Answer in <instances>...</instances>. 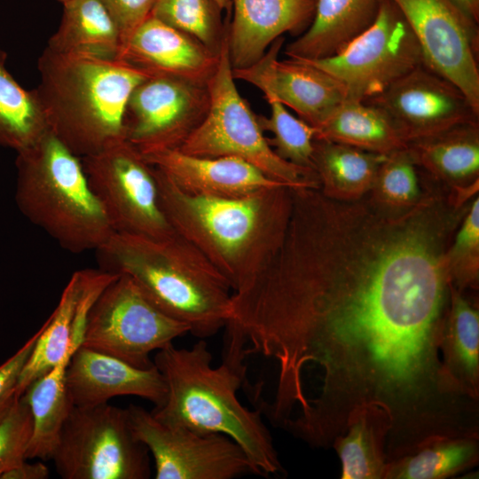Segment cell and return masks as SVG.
I'll use <instances>...</instances> for the list:
<instances>
[{"label":"cell","mask_w":479,"mask_h":479,"mask_svg":"<svg viewBox=\"0 0 479 479\" xmlns=\"http://www.w3.org/2000/svg\"><path fill=\"white\" fill-rule=\"evenodd\" d=\"M0 48V145L17 153L35 145L50 128L35 90H26L6 67Z\"/></svg>","instance_id":"obj_30"},{"label":"cell","mask_w":479,"mask_h":479,"mask_svg":"<svg viewBox=\"0 0 479 479\" xmlns=\"http://www.w3.org/2000/svg\"><path fill=\"white\" fill-rule=\"evenodd\" d=\"M477 122L455 126L408 144L414 160L452 180L473 177L479 171Z\"/></svg>","instance_id":"obj_31"},{"label":"cell","mask_w":479,"mask_h":479,"mask_svg":"<svg viewBox=\"0 0 479 479\" xmlns=\"http://www.w3.org/2000/svg\"><path fill=\"white\" fill-rule=\"evenodd\" d=\"M39 334L40 329L16 353L0 365V398L15 388Z\"/></svg>","instance_id":"obj_38"},{"label":"cell","mask_w":479,"mask_h":479,"mask_svg":"<svg viewBox=\"0 0 479 479\" xmlns=\"http://www.w3.org/2000/svg\"><path fill=\"white\" fill-rule=\"evenodd\" d=\"M386 156L342 143L315 139L312 169L324 187L323 194L351 196L375 183Z\"/></svg>","instance_id":"obj_29"},{"label":"cell","mask_w":479,"mask_h":479,"mask_svg":"<svg viewBox=\"0 0 479 479\" xmlns=\"http://www.w3.org/2000/svg\"><path fill=\"white\" fill-rule=\"evenodd\" d=\"M478 460L479 434L439 436L388 462L384 479H444Z\"/></svg>","instance_id":"obj_28"},{"label":"cell","mask_w":479,"mask_h":479,"mask_svg":"<svg viewBox=\"0 0 479 479\" xmlns=\"http://www.w3.org/2000/svg\"><path fill=\"white\" fill-rule=\"evenodd\" d=\"M317 0H232L226 35L232 68L257 62L285 33L310 24Z\"/></svg>","instance_id":"obj_21"},{"label":"cell","mask_w":479,"mask_h":479,"mask_svg":"<svg viewBox=\"0 0 479 479\" xmlns=\"http://www.w3.org/2000/svg\"><path fill=\"white\" fill-rule=\"evenodd\" d=\"M247 353L239 342L226 338V351L212 365L208 343L190 349L173 343L158 350L153 364L162 374L167 394L151 412L162 423L200 434H222L236 442L262 475L285 472L260 409L244 406L237 392L246 380Z\"/></svg>","instance_id":"obj_2"},{"label":"cell","mask_w":479,"mask_h":479,"mask_svg":"<svg viewBox=\"0 0 479 479\" xmlns=\"http://www.w3.org/2000/svg\"><path fill=\"white\" fill-rule=\"evenodd\" d=\"M188 333L185 324L157 308L130 277L118 274L89 309L81 345L145 369L154 365L153 351Z\"/></svg>","instance_id":"obj_9"},{"label":"cell","mask_w":479,"mask_h":479,"mask_svg":"<svg viewBox=\"0 0 479 479\" xmlns=\"http://www.w3.org/2000/svg\"><path fill=\"white\" fill-rule=\"evenodd\" d=\"M478 249L479 200L476 199L456 236L447 263L452 282L457 281L458 289L469 285L477 277Z\"/></svg>","instance_id":"obj_36"},{"label":"cell","mask_w":479,"mask_h":479,"mask_svg":"<svg viewBox=\"0 0 479 479\" xmlns=\"http://www.w3.org/2000/svg\"><path fill=\"white\" fill-rule=\"evenodd\" d=\"M208 107L207 84L149 76L126 105L125 140L142 154L178 148L200 124Z\"/></svg>","instance_id":"obj_14"},{"label":"cell","mask_w":479,"mask_h":479,"mask_svg":"<svg viewBox=\"0 0 479 479\" xmlns=\"http://www.w3.org/2000/svg\"><path fill=\"white\" fill-rule=\"evenodd\" d=\"M234 80L225 33L216 67L207 83L208 111L177 149L200 157H235L291 188H318L313 169L294 165L272 149L258 116L238 91Z\"/></svg>","instance_id":"obj_7"},{"label":"cell","mask_w":479,"mask_h":479,"mask_svg":"<svg viewBox=\"0 0 479 479\" xmlns=\"http://www.w3.org/2000/svg\"><path fill=\"white\" fill-rule=\"evenodd\" d=\"M440 349L448 378L464 395L479 401V312L452 283Z\"/></svg>","instance_id":"obj_25"},{"label":"cell","mask_w":479,"mask_h":479,"mask_svg":"<svg viewBox=\"0 0 479 479\" xmlns=\"http://www.w3.org/2000/svg\"><path fill=\"white\" fill-rule=\"evenodd\" d=\"M126 411L134 436L153 455L156 479L262 475L242 448L225 435L200 434L166 425L151 412L133 404Z\"/></svg>","instance_id":"obj_12"},{"label":"cell","mask_w":479,"mask_h":479,"mask_svg":"<svg viewBox=\"0 0 479 479\" xmlns=\"http://www.w3.org/2000/svg\"><path fill=\"white\" fill-rule=\"evenodd\" d=\"M390 427L387 412L375 404L349 414L344 433L332 445L342 463V479H384Z\"/></svg>","instance_id":"obj_24"},{"label":"cell","mask_w":479,"mask_h":479,"mask_svg":"<svg viewBox=\"0 0 479 479\" xmlns=\"http://www.w3.org/2000/svg\"><path fill=\"white\" fill-rule=\"evenodd\" d=\"M35 88L50 130L83 158L125 140L123 118L133 90L149 77L120 59L66 56L45 48Z\"/></svg>","instance_id":"obj_5"},{"label":"cell","mask_w":479,"mask_h":479,"mask_svg":"<svg viewBox=\"0 0 479 479\" xmlns=\"http://www.w3.org/2000/svg\"><path fill=\"white\" fill-rule=\"evenodd\" d=\"M222 11L232 12V0H214Z\"/></svg>","instance_id":"obj_42"},{"label":"cell","mask_w":479,"mask_h":479,"mask_svg":"<svg viewBox=\"0 0 479 479\" xmlns=\"http://www.w3.org/2000/svg\"><path fill=\"white\" fill-rule=\"evenodd\" d=\"M81 160L114 232L152 238L177 233L160 205L153 167L129 142Z\"/></svg>","instance_id":"obj_11"},{"label":"cell","mask_w":479,"mask_h":479,"mask_svg":"<svg viewBox=\"0 0 479 479\" xmlns=\"http://www.w3.org/2000/svg\"><path fill=\"white\" fill-rule=\"evenodd\" d=\"M143 156L177 186L194 194L240 198L269 188L289 187L235 157H200L178 149L160 150Z\"/></svg>","instance_id":"obj_20"},{"label":"cell","mask_w":479,"mask_h":479,"mask_svg":"<svg viewBox=\"0 0 479 479\" xmlns=\"http://www.w3.org/2000/svg\"><path fill=\"white\" fill-rule=\"evenodd\" d=\"M414 161L408 147L386 156L375 183L387 200L396 204H407L417 198L419 186Z\"/></svg>","instance_id":"obj_35"},{"label":"cell","mask_w":479,"mask_h":479,"mask_svg":"<svg viewBox=\"0 0 479 479\" xmlns=\"http://www.w3.org/2000/svg\"><path fill=\"white\" fill-rule=\"evenodd\" d=\"M99 269L130 277L162 312L200 339L225 327L232 289L227 279L177 233L152 238L116 233L96 251Z\"/></svg>","instance_id":"obj_4"},{"label":"cell","mask_w":479,"mask_h":479,"mask_svg":"<svg viewBox=\"0 0 479 479\" xmlns=\"http://www.w3.org/2000/svg\"><path fill=\"white\" fill-rule=\"evenodd\" d=\"M284 38H278L255 64L232 68L234 79L270 91L299 118L317 127L347 99L343 85L322 69L300 59H279Z\"/></svg>","instance_id":"obj_16"},{"label":"cell","mask_w":479,"mask_h":479,"mask_svg":"<svg viewBox=\"0 0 479 479\" xmlns=\"http://www.w3.org/2000/svg\"><path fill=\"white\" fill-rule=\"evenodd\" d=\"M81 343L82 341H76L59 364L35 381L20 396L27 403L33 418L27 459H51L72 407L65 383L67 368Z\"/></svg>","instance_id":"obj_27"},{"label":"cell","mask_w":479,"mask_h":479,"mask_svg":"<svg viewBox=\"0 0 479 479\" xmlns=\"http://www.w3.org/2000/svg\"><path fill=\"white\" fill-rule=\"evenodd\" d=\"M18 397L14 388L0 398V419L8 412Z\"/></svg>","instance_id":"obj_41"},{"label":"cell","mask_w":479,"mask_h":479,"mask_svg":"<svg viewBox=\"0 0 479 479\" xmlns=\"http://www.w3.org/2000/svg\"><path fill=\"white\" fill-rule=\"evenodd\" d=\"M46 48L66 56L118 59L122 35L100 0H67Z\"/></svg>","instance_id":"obj_23"},{"label":"cell","mask_w":479,"mask_h":479,"mask_svg":"<svg viewBox=\"0 0 479 479\" xmlns=\"http://www.w3.org/2000/svg\"><path fill=\"white\" fill-rule=\"evenodd\" d=\"M59 2H60L61 4H63L64 2H66L67 0H58Z\"/></svg>","instance_id":"obj_43"},{"label":"cell","mask_w":479,"mask_h":479,"mask_svg":"<svg viewBox=\"0 0 479 479\" xmlns=\"http://www.w3.org/2000/svg\"><path fill=\"white\" fill-rule=\"evenodd\" d=\"M300 60L331 75L343 85L347 99L356 101L377 96L424 64L411 27L391 0H381L373 24L335 55Z\"/></svg>","instance_id":"obj_10"},{"label":"cell","mask_w":479,"mask_h":479,"mask_svg":"<svg viewBox=\"0 0 479 479\" xmlns=\"http://www.w3.org/2000/svg\"><path fill=\"white\" fill-rule=\"evenodd\" d=\"M66 389L72 406H93L120 396H136L155 407L165 401L164 378L153 365L138 368L116 357L80 345L66 372Z\"/></svg>","instance_id":"obj_18"},{"label":"cell","mask_w":479,"mask_h":479,"mask_svg":"<svg viewBox=\"0 0 479 479\" xmlns=\"http://www.w3.org/2000/svg\"><path fill=\"white\" fill-rule=\"evenodd\" d=\"M49 475V468L43 462L28 463L25 460L4 473L0 479H47Z\"/></svg>","instance_id":"obj_39"},{"label":"cell","mask_w":479,"mask_h":479,"mask_svg":"<svg viewBox=\"0 0 479 479\" xmlns=\"http://www.w3.org/2000/svg\"><path fill=\"white\" fill-rule=\"evenodd\" d=\"M429 225L326 200L294 206L270 263L232 294L227 324L247 355L277 364L273 400L260 405L273 425L302 412L312 377L318 390L284 427L311 447H332L367 404L390 418L389 459L475 424L479 402L442 364L452 278Z\"/></svg>","instance_id":"obj_1"},{"label":"cell","mask_w":479,"mask_h":479,"mask_svg":"<svg viewBox=\"0 0 479 479\" xmlns=\"http://www.w3.org/2000/svg\"><path fill=\"white\" fill-rule=\"evenodd\" d=\"M153 169L160 205L173 230L213 264L233 293L246 287L282 241L292 188H269L240 198L208 197L188 192Z\"/></svg>","instance_id":"obj_3"},{"label":"cell","mask_w":479,"mask_h":479,"mask_svg":"<svg viewBox=\"0 0 479 479\" xmlns=\"http://www.w3.org/2000/svg\"><path fill=\"white\" fill-rule=\"evenodd\" d=\"M63 479H147L148 449L134 436L126 409L72 406L51 457Z\"/></svg>","instance_id":"obj_8"},{"label":"cell","mask_w":479,"mask_h":479,"mask_svg":"<svg viewBox=\"0 0 479 479\" xmlns=\"http://www.w3.org/2000/svg\"><path fill=\"white\" fill-rule=\"evenodd\" d=\"M467 17L478 24L479 0H452Z\"/></svg>","instance_id":"obj_40"},{"label":"cell","mask_w":479,"mask_h":479,"mask_svg":"<svg viewBox=\"0 0 479 479\" xmlns=\"http://www.w3.org/2000/svg\"><path fill=\"white\" fill-rule=\"evenodd\" d=\"M154 1L100 0L117 25L122 42L150 15Z\"/></svg>","instance_id":"obj_37"},{"label":"cell","mask_w":479,"mask_h":479,"mask_svg":"<svg viewBox=\"0 0 479 479\" xmlns=\"http://www.w3.org/2000/svg\"><path fill=\"white\" fill-rule=\"evenodd\" d=\"M271 107L269 118L258 116L263 131L272 137L268 142L282 159L302 168L312 169V153L317 129L294 116L270 91H263Z\"/></svg>","instance_id":"obj_33"},{"label":"cell","mask_w":479,"mask_h":479,"mask_svg":"<svg viewBox=\"0 0 479 479\" xmlns=\"http://www.w3.org/2000/svg\"><path fill=\"white\" fill-rule=\"evenodd\" d=\"M431 70L457 86L479 114L478 24L452 0H391Z\"/></svg>","instance_id":"obj_13"},{"label":"cell","mask_w":479,"mask_h":479,"mask_svg":"<svg viewBox=\"0 0 479 479\" xmlns=\"http://www.w3.org/2000/svg\"><path fill=\"white\" fill-rule=\"evenodd\" d=\"M14 199L20 213L62 248L96 251L114 233L80 157L51 130L17 153Z\"/></svg>","instance_id":"obj_6"},{"label":"cell","mask_w":479,"mask_h":479,"mask_svg":"<svg viewBox=\"0 0 479 479\" xmlns=\"http://www.w3.org/2000/svg\"><path fill=\"white\" fill-rule=\"evenodd\" d=\"M365 102L381 108L408 144L477 122L479 115L457 86L425 64Z\"/></svg>","instance_id":"obj_15"},{"label":"cell","mask_w":479,"mask_h":479,"mask_svg":"<svg viewBox=\"0 0 479 479\" xmlns=\"http://www.w3.org/2000/svg\"><path fill=\"white\" fill-rule=\"evenodd\" d=\"M33 418L27 403L19 397L0 419V477L27 459Z\"/></svg>","instance_id":"obj_34"},{"label":"cell","mask_w":479,"mask_h":479,"mask_svg":"<svg viewBox=\"0 0 479 479\" xmlns=\"http://www.w3.org/2000/svg\"><path fill=\"white\" fill-rule=\"evenodd\" d=\"M111 280L109 274L92 269L71 276L56 309L40 328L16 383L17 397L59 364L76 341L82 342L88 310Z\"/></svg>","instance_id":"obj_19"},{"label":"cell","mask_w":479,"mask_h":479,"mask_svg":"<svg viewBox=\"0 0 479 479\" xmlns=\"http://www.w3.org/2000/svg\"><path fill=\"white\" fill-rule=\"evenodd\" d=\"M214 0H155L150 15L219 51L227 26Z\"/></svg>","instance_id":"obj_32"},{"label":"cell","mask_w":479,"mask_h":479,"mask_svg":"<svg viewBox=\"0 0 479 479\" xmlns=\"http://www.w3.org/2000/svg\"><path fill=\"white\" fill-rule=\"evenodd\" d=\"M317 129L315 139L349 145L388 155L408 147L391 118L379 106L346 99Z\"/></svg>","instance_id":"obj_26"},{"label":"cell","mask_w":479,"mask_h":479,"mask_svg":"<svg viewBox=\"0 0 479 479\" xmlns=\"http://www.w3.org/2000/svg\"><path fill=\"white\" fill-rule=\"evenodd\" d=\"M381 0H317L305 32L286 46L285 55L319 59L335 55L374 21Z\"/></svg>","instance_id":"obj_22"},{"label":"cell","mask_w":479,"mask_h":479,"mask_svg":"<svg viewBox=\"0 0 479 479\" xmlns=\"http://www.w3.org/2000/svg\"><path fill=\"white\" fill-rule=\"evenodd\" d=\"M118 59L149 76L207 84L216 67L218 52L149 15L122 42Z\"/></svg>","instance_id":"obj_17"}]
</instances>
